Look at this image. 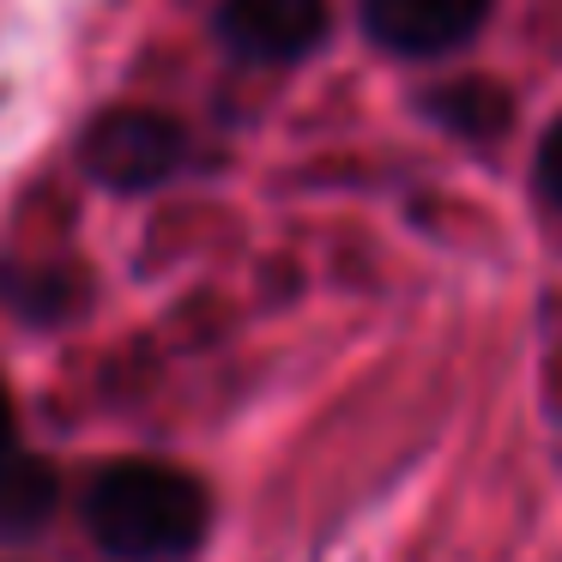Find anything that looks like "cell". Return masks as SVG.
<instances>
[{"mask_svg": "<svg viewBox=\"0 0 562 562\" xmlns=\"http://www.w3.org/2000/svg\"><path fill=\"white\" fill-rule=\"evenodd\" d=\"M86 532L115 562H188L212 532V496L188 465L115 460L86 484Z\"/></svg>", "mask_w": 562, "mask_h": 562, "instance_id": "6da1fadb", "label": "cell"}, {"mask_svg": "<svg viewBox=\"0 0 562 562\" xmlns=\"http://www.w3.org/2000/svg\"><path fill=\"white\" fill-rule=\"evenodd\" d=\"M0 303L13 308L31 327H61V321H79L91 303V279L67 260H49V267H0Z\"/></svg>", "mask_w": 562, "mask_h": 562, "instance_id": "8992f818", "label": "cell"}, {"mask_svg": "<svg viewBox=\"0 0 562 562\" xmlns=\"http://www.w3.org/2000/svg\"><path fill=\"white\" fill-rule=\"evenodd\" d=\"M424 115L460 139H496L514 122V98L496 79H453V86L424 91Z\"/></svg>", "mask_w": 562, "mask_h": 562, "instance_id": "52a82bcc", "label": "cell"}, {"mask_svg": "<svg viewBox=\"0 0 562 562\" xmlns=\"http://www.w3.org/2000/svg\"><path fill=\"white\" fill-rule=\"evenodd\" d=\"M61 508V472L43 453L13 448L0 460V544H31Z\"/></svg>", "mask_w": 562, "mask_h": 562, "instance_id": "5b68a950", "label": "cell"}, {"mask_svg": "<svg viewBox=\"0 0 562 562\" xmlns=\"http://www.w3.org/2000/svg\"><path fill=\"white\" fill-rule=\"evenodd\" d=\"M496 0H357L369 43L387 55H412V61H436L453 55L484 31Z\"/></svg>", "mask_w": 562, "mask_h": 562, "instance_id": "277c9868", "label": "cell"}, {"mask_svg": "<svg viewBox=\"0 0 562 562\" xmlns=\"http://www.w3.org/2000/svg\"><path fill=\"white\" fill-rule=\"evenodd\" d=\"M19 448V412H13V393H7V381H0V460Z\"/></svg>", "mask_w": 562, "mask_h": 562, "instance_id": "9c48e42d", "label": "cell"}, {"mask_svg": "<svg viewBox=\"0 0 562 562\" xmlns=\"http://www.w3.org/2000/svg\"><path fill=\"white\" fill-rule=\"evenodd\" d=\"M532 188L562 212V115L550 122V134L538 139V158H532Z\"/></svg>", "mask_w": 562, "mask_h": 562, "instance_id": "ba28073f", "label": "cell"}, {"mask_svg": "<svg viewBox=\"0 0 562 562\" xmlns=\"http://www.w3.org/2000/svg\"><path fill=\"white\" fill-rule=\"evenodd\" d=\"M188 164V134L158 110H103L79 139V170L110 194H151Z\"/></svg>", "mask_w": 562, "mask_h": 562, "instance_id": "7a4b0ae2", "label": "cell"}, {"mask_svg": "<svg viewBox=\"0 0 562 562\" xmlns=\"http://www.w3.org/2000/svg\"><path fill=\"white\" fill-rule=\"evenodd\" d=\"M212 31H218V43L236 61L291 67V61H308L327 43L333 7L327 0H218Z\"/></svg>", "mask_w": 562, "mask_h": 562, "instance_id": "3957f363", "label": "cell"}]
</instances>
